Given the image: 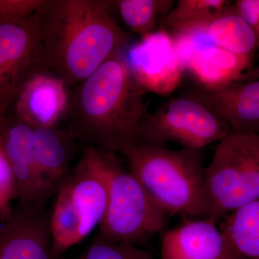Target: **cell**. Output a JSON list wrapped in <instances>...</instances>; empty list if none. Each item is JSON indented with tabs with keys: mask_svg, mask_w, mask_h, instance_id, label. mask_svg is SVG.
<instances>
[{
	"mask_svg": "<svg viewBox=\"0 0 259 259\" xmlns=\"http://www.w3.org/2000/svg\"><path fill=\"white\" fill-rule=\"evenodd\" d=\"M221 231L243 258H259V198L223 218Z\"/></svg>",
	"mask_w": 259,
	"mask_h": 259,
	"instance_id": "cell-18",
	"label": "cell"
},
{
	"mask_svg": "<svg viewBox=\"0 0 259 259\" xmlns=\"http://www.w3.org/2000/svg\"><path fill=\"white\" fill-rule=\"evenodd\" d=\"M51 72L33 15L22 20L0 19V119L14 107L34 77Z\"/></svg>",
	"mask_w": 259,
	"mask_h": 259,
	"instance_id": "cell-8",
	"label": "cell"
},
{
	"mask_svg": "<svg viewBox=\"0 0 259 259\" xmlns=\"http://www.w3.org/2000/svg\"><path fill=\"white\" fill-rule=\"evenodd\" d=\"M228 5L230 2L226 0H180L166 15L165 28L169 31L182 25L207 21Z\"/></svg>",
	"mask_w": 259,
	"mask_h": 259,
	"instance_id": "cell-20",
	"label": "cell"
},
{
	"mask_svg": "<svg viewBox=\"0 0 259 259\" xmlns=\"http://www.w3.org/2000/svg\"><path fill=\"white\" fill-rule=\"evenodd\" d=\"M122 22L141 37L155 32L158 16L167 15L171 0H118L115 1Z\"/></svg>",
	"mask_w": 259,
	"mask_h": 259,
	"instance_id": "cell-19",
	"label": "cell"
},
{
	"mask_svg": "<svg viewBox=\"0 0 259 259\" xmlns=\"http://www.w3.org/2000/svg\"><path fill=\"white\" fill-rule=\"evenodd\" d=\"M33 139L42 177L57 194L71 177V163L79 152V144L64 125L33 127Z\"/></svg>",
	"mask_w": 259,
	"mask_h": 259,
	"instance_id": "cell-15",
	"label": "cell"
},
{
	"mask_svg": "<svg viewBox=\"0 0 259 259\" xmlns=\"http://www.w3.org/2000/svg\"><path fill=\"white\" fill-rule=\"evenodd\" d=\"M185 95L224 120L231 131L259 134V80L235 81L218 88L199 86Z\"/></svg>",
	"mask_w": 259,
	"mask_h": 259,
	"instance_id": "cell-12",
	"label": "cell"
},
{
	"mask_svg": "<svg viewBox=\"0 0 259 259\" xmlns=\"http://www.w3.org/2000/svg\"><path fill=\"white\" fill-rule=\"evenodd\" d=\"M204 30L214 46L236 55L253 59L258 49L254 32L238 14L234 5H228L206 21Z\"/></svg>",
	"mask_w": 259,
	"mask_h": 259,
	"instance_id": "cell-17",
	"label": "cell"
},
{
	"mask_svg": "<svg viewBox=\"0 0 259 259\" xmlns=\"http://www.w3.org/2000/svg\"><path fill=\"white\" fill-rule=\"evenodd\" d=\"M69 93L55 74H39L25 87L12 110L32 127L57 125L66 112Z\"/></svg>",
	"mask_w": 259,
	"mask_h": 259,
	"instance_id": "cell-14",
	"label": "cell"
},
{
	"mask_svg": "<svg viewBox=\"0 0 259 259\" xmlns=\"http://www.w3.org/2000/svg\"><path fill=\"white\" fill-rule=\"evenodd\" d=\"M0 134L14 177L15 199L46 207L56 192L44 180L37 166L33 127L11 110L0 119Z\"/></svg>",
	"mask_w": 259,
	"mask_h": 259,
	"instance_id": "cell-9",
	"label": "cell"
},
{
	"mask_svg": "<svg viewBox=\"0 0 259 259\" xmlns=\"http://www.w3.org/2000/svg\"><path fill=\"white\" fill-rule=\"evenodd\" d=\"M87 148L106 185L108 202L98 234L117 243L143 247L151 237L163 233L170 215L151 198L116 153Z\"/></svg>",
	"mask_w": 259,
	"mask_h": 259,
	"instance_id": "cell-4",
	"label": "cell"
},
{
	"mask_svg": "<svg viewBox=\"0 0 259 259\" xmlns=\"http://www.w3.org/2000/svg\"><path fill=\"white\" fill-rule=\"evenodd\" d=\"M126 47L88 79L69 89L62 121L76 141L107 153H122L137 145L140 122L147 107L134 79Z\"/></svg>",
	"mask_w": 259,
	"mask_h": 259,
	"instance_id": "cell-1",
	"label": "cell"
},
{
	"mask_svg": "<svg viewBox=\"0 0 259 259\" xmlns=\"http://www.w3.org/2000/svg\"><path fill=\"white\" fill-rule=\"evenodd\" d=\"M257 3H258V6H259V0H257Z\"/></svg>",
	"mask_w": 259,
	"mask_h": 259,
	"instance_id": "cell-27",
	"label": "cell"
},
{
	"mask_svg": "<svg viewBox=\"0 0 259 259\" xmlns=\"http://www.w3.org/2000/svg\"><path fill=\"white\" fill-rule=\"evenodd\" d=\"M234 6L240 16L254 32L259 48V6L257 0H238Z\"/></svg>",
	"mask_w": 259,
	"mask_h": 259,
	"instance_id": "cell-24",
	"label": "cell"
},
{
	"mask_svg": "<svg viewBox=\"0 0 259 259\" xmlns=\"http://www.w3.org/2000/svg\"><path fill=\"white\" fill-rule=\"evenodd\" d=\"M252 80H259V65L256 67L242 74L236 81H252Z\"/></svg>",
	"mask_w": 259,
	"mask_h": 259,
	"instance_id": "cell-25",
	"label": "cell"
},
{
	"mask_svg": "<svg viewBox=\"0 0 259 259\" xmlns=\"http://www.w3.org/2000/svg\"><path fill=\"white\" fill-rule=\"evenodd\" d=\"M210 219L186 220L162 233L161 259H243Z\"/></svg>",
	"mask_w": 259,
	"mask_h": 259,
	"instance_id": "cell-13",
	"label": "cell"
},
{
	"mask_svg": "<svg viewBox=\"0 0 259 259\" xmlns=\"http://www.w3.org/2000/svg\"><path fill=\"white\" fill-rule=\"evenodd\" d=\"M243 259H259V258H243Z\"/></svg>",
	"mask_w": 259,
	"mask_h": 259,
	"instance_id": "cell-26",
	"label": "cell"
},
{
	"mask_svg": "<svg viewBox=\"0 0 259 259\" xmlns=\"http://www.w3.org/2000/svg\"><path fill=\"white\" fill-rule=\"evenodd\" d=\"M60 259H154L144 247L108 241L97 233L82 253L75 257Z\"/></svg>",
	"mask_w": 259,
	"mask_h": 259,
	"instance_id": "cell-21",
	"label": "cell"
},
{
	"mask_svg": "<svg viewBox=\"0 0 259 259\" xmlns=\"http://www.w3.org/2000/svg\"><path fill=\"white\" fill-rule=\"evenodd\" d=\"M15 199L14 177L5 156L0 134V220L4 221L9 215L11 201Z\"/></svg>",
	"mask_w": 259,
	"mask_h": 259,
	"instance_id": "cell-22",
	"label": "cell"
},
{
	"mask_svg": "<svg viewBox=\"0 0 259 259\" xmlns=\"http://www.w3.org/2000/svg\"><path fill=\"white\" fill-rule=\"evenodd\" d=\"M252 58L236 55L213 45L191 59L185 70L190 71L200 87L218 88L235 82L246 72Z\"/></svg>",
	"mask_w": 259,
	"mask_h": 259,
	"instance_id": "cell-16",
	"label": "cell"
},
{
	"mask_svg": "<svg viewBox=\"0 0 259 259\" xmlns=\"http://www.w3.org/2000/svg\"><path fill=\"white\" fill-rule=\"evenodd\" d=\"M125 57L134 79L144 93L168 96L180 86L185 70L164 25L126 48Z\"/></svg>",
	"mask_w": 259,
	"mask_h": 259,
	"instance_id": "cell-10",
	"label": "cell"
},
{
	"mask_svg": "<svg viewBox=\"0 0 259 259\" xmlns=\"http://www.w3.org/2000/svg\"><path fill=\"white\" fill-rule=\"evenodd\" d=\"M110 1L45 0L33 15L51 73L71 89L126 47Z\"/></svg>",
	"mask_w": 259,
	"mask_h": 259,
	"instance_id": "cell-2",
	"label": "cell"
},
{
	"mask_svg": "<svg viewBox=\"0 0 259 259\" xmlns=\"http://www.w3.org/2000/svg\"><path fill=\"white\" fill-rule=\"evenodd\" d=\"M122 154L129 171L170 216L210 219L202 150L136 145Z\"/></svg>",
	"mask_w": 259,
	"mask_h": 259,
	"instance_id": "cell-3",
	"label": "cell"
},
{
	"mask_svg": "<svg viewBox=\"0 0 259 259\" xmlns=\"http://www.w3.org/2000/svg\"><path fill=\"white\" fill-rule=\"evenodd\" d=\"M204 177L214 223L258 199L259 134L230 131L205 167Z\"/></svg>",
	"mask_w": 259,
	"mask_h": 259,
	"instance_id": "cell-6",
	"label": "cell"
},
{
	"mask_svg": "<svg viewBox=\"0 0 259 259\" xmlns=\"http://www.w3.org/2000/svg\"><path fill=\"white\" fill-rule=\"evenodd\" d=\"M45 0H0V19L22 20L30 18Z\"/></svg>",
	"mask_w": 259,
	"mask_h": 259,
	"instance_id": "cell-23",
	"label": "cell"
},
{
	"mask_svg": "<svg viewBox=\"0 0 259 259\" xmlns=\"http://www.w3.org/2000/svg\"><path fill=\"white\" fill-rule=\"evenodd\" d=\"M56 196L50 226L54 255L60 259L99 228L106 214V185L86 148Z\"/></svg>",
	"mask_w": 259,
	"mask_h": 259,
	"instance_id": "cell-5",
	"label": "cell"
},
{
	"mask_svg": "<svg viewBox=\"0 0 259 259\" xmlns=\"http://www.w3.org/2000/svg\"><path fill=\"white\" fill-rule=\"evenodd\" d=\"M0 259H57L46 207L22 201L12 207L0 228Z\"/></svg>",
	"mask_w": 259,
	"mask_h": 259,
	"instance_id": "cell-11",
	"label": "cell"
},
{
	"mask_svg": "<svg viewBox=\"0 0 259 259\" xmlns=\"http://www.w3.org/2000/svg\"><path fill=\"white\" fill-rule=\"evenodd\" d=\"M229 125L200 102L183 95L170 99L154 112H146L140 122L137 145L166 147L175 143L182 148L202 150L221 142Z\"/></svg>",
	"mask_w": 259,
	"mask_h": 259,
	"instance_id": "cell-7",
	"label": "cell"
}]
</instances>
